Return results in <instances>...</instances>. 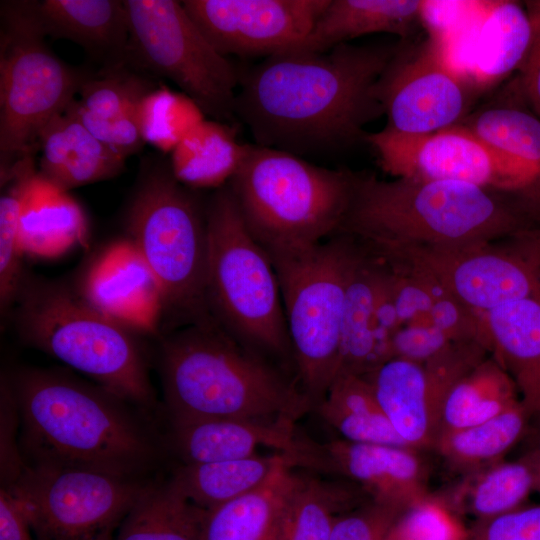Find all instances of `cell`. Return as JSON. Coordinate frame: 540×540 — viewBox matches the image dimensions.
Instances as JSON below:
<instances>
[{"label": "cell", "mask_w": 540, "mask_h": 540, "mask_svg": "<svg viewBox=\"0 0 540 540\" xmlns=\"http://www.w3.org/2000/svg\"><path fill=\"white\" fill-rule=\"evenodd\" d=\"M35 8L46 35L73 41L95 56L123 62L119 58L129 45L125 1L44 0L35 1Z\"/></svg>", "instance_id": "cb8c5ba5"}, {"label": "cell", "mask_w": 540, "mask_h": 540, "mask_svg": "<svg viewBox=\"0 0 540 540\" xmlns=\"http://www.w3.org/2000/svg\"><path fill=\"white\" fill-rule=\"evenodd\" d=\"M519 402L510 375L493 356H487L447 393L440 411L438 436L485 422Z\"/></svg>", "instance_id": "d590c367"}, {"label": "cell", "mask_w": 540, "mask_h": 540, "mask_svg": "<svg viewBox=\"0 0 540 540\" xmlns=\"http://www.w3.org/2000/svg\"><path fill=\"white\" fill-rule=\"evenodd\" d=\"M538 449V486H537V491L540 493V447L537 448Z\"/></svg>", "instance_id": "816d5d0a"}, {"label": "cell", "mask_w": 540, "mask_h": 540, "mask_svg": "<svg viewBox=\"0 0 540 540\" xmlns=\"http://www.w3.org/2000/svg\"><path fill=\"white\" fill-rule=\"evenodd\" d=\"M198 104L184 93L160 86L144 96L138 108V127L144 140L172 152L204 118Z\"/></svg>", "instance_id": "ab89813d"}, {"label": "cell", "mask_w": 540, "mask_h": 540, "mask_svg": "<svg viewBox=\"0 0 540 540\" xmlns=\"http://www.w3.org/2000/svg\"><path fill=\"white\" fill-rule=\"evenodd\" d=\"M404 513L368 500L336 517L329 540H385Z\"/></svg>", "instance_id": "b9f144b4"}, {"label": "cell", "mask_w": 540, "mask_h": 540, "mask_svg": "<svg viewBox=\"0 0 540 540\" xmlns=\"http://www.w3.org/2000/svg\"><path fill=\"white\" fill-rule=\"evenodd\" d=\"M202 514L170 480L161 486L148 485L114 540H200Z\"/></svg>", "instance_id": "74e56055"}, {"label": "cell", "mask_w": 540, "mask_h": 540, "mask_svg": "<svg viewBox=\"0 0 540 540\" xmlns=\"http://www.w3.org/2000/svg\"><path fill=\"white\" fill-rule=\"evenodd\" d=\"M538 449L515 460H502L475 473L462 476L440 495L459 516L470 514L484 520L523 505L538 486Z\"/></svg>", "instance_id": "484cf974"}, {"label": "cell", "mask_w": 540, "mask_h": 540, "mask_svg": "<svg viewBox=\"0 0 540 540\" xmlns=\"http://www.w3.org/2000/svg\"><path fill=\"white\" fill-rule=\"evenodd\" d=\"M161 376L170 421L295 422L312 409L295 380L215 321L187 325L163 341Z\"/></svg>", "instance_id": "277c9868"}, {"label": "cell", "mask_w": 540, "mask_h": 540, "mask_svg": "<svg viewBox=\"0 0 540 540\" xmlns=\"http://www.w3.org/2000/svg\"><path fill=\"white\" fill-rule=\"evenodd\" d=\"M478 91L450 71L427 39L400 44L379 77L375 95L387 117L384 131L429 134L459 124Z\"/></svg>", "instance_id": "9a60e30c"}, {"label": "cell", "mask_w": 540, "mask_h": 540, "mask_svg": "<svg viewBox=\"0 0 540 540\" xmlns=\"http://www.w3.org/2000/svg\"><path fill=\"white\" fill-rule=\"evenodd\" d=\"M0 540H36L21 502L0 489Z\"/></svg>", "instance_id": "681fc988"}, {"label": "cell", "mask_w": 540, "mask_h": 540, "mask_svg": "<svg viewBox=\"0 0 540 540\" xmlns=\"http://www.w3.org/2000/svg\"><path fill=\"white\" fill-rule=\"evenodd\" d=\"M397 47L343 43L266 57L239 76L235 115L255 144L298 156L365 141L364 127L384 115L375 87Z\"/></svg>", "instance_id": "6da1fadb"}, {"label": "cell", "mask_w": 540, "mask_h": 540, "mask_svg": "<svg viewBox=\"0 0 540 540\" xmlns=\"http://www.w3.org/2000/svg\"><path fill=\"white\" fill-rule=\"evenodd\" d=\"M469 540H540V505H523L510 512L475 520Z\"/></svg>", "instance_id": "ee69618b"}, {"label": "cell", "mask_w": 540, "mask_h": 540, "mask_svg": "<svg viewBox=\"0 0 540 540\" xmlns=\"http://www.w3.org/2000/svg\"><path fill=\"white\" fill-rule=\"evenodd\" d=\"M499 191L459 181L396 178L352 172L351 193L336 234L386 259L413 248L489 244L527 229Z\"/></svg>", "instance_id": "7a4b0ae2"}, {"label": "cell", "mask_w": 540, "mask_h": 540, "mask_svg": "<svg viewBox=\"0 0 540 540\" xmlns=\"http://www.w3.org/2000/svg\"><path fill=\"white\" fill-rule=\"evenodd\" d=\"M153 83L124 63L87 76L69 107L101 142L127 158L145 143L138 127V108Z\"/></svg>", "instance_id": "d6986e66"}, {"label": "cell", "mask_w": 540, "mask_h": 540, "mask_svg": "<svg viewBox=\"0 0 540 540\" xmlns=\"http://www.w3.org/2000/svg\"><path fill=\"white\" fill-rule=\"evenodd\" d=\"M35 1L1 4V173L32 157L46 124L75 99L87 75L46 45Z\"/></svg>", "instance_id": "30bf717a"}, {"label": "cell", "mask_w": 540, "mask_h": 540, "mask_svg": "<svg viewBox=\"0 0 540 540\" xmlns=\"http://www.w3.org/2000/svg\"><path fill=\"white\" fill-rule=\"evenodd\" d=\"M148 485L135 478L52 465H27L9 490L36 540H114Z\"/></svg>", "instance_id": "7c38bea8"}, {"label": "cell", "mask_w": 540, "mask_h": 540, "mask_svg": "<svg viewBox=\"0 0 540 540\" xmlns=\"http://www.w3.org/2000/svg\"><path fill=\"white\" fill-rule=\"evenodd\" d=\"M38 148L39 174L67 192L116 176L126 159L97 139L69 105L43 128Z\"/></svg>", "instance_id": "44dd1931"}, {"label": "cell", "mask_w": 540, "mask_h": 540, "mask_svg": "<svg viewBox=\"0 0 540 540\" xmlns=\"http://www.w3.org/2000/svg\"><path fill=\"white\" fill-rule=\"evenodd\" d=\"M396 433L412 449H433L438 418L431 406L422 364L392 358L363 375Z\"/></svg>", "instance_id": "603a6c76"}, {"label": "cell", "mask_w": 540, "mask_h": 540, "mask_svg": "<svg viewBox=\"0 0 540 540\" xmlns=\"http://www.w3.org/2000/svg\"><path fill=\"white\" fill-rule=\"evenodd\" d=\"M429 321L451 342L476 341L489 350L484 313L470 308L443 288L434 299Z\"/></svg>", "instance_id": "7bdbcfd3"}, {"label": "cell", "mask_w": 540, "mask_h": 540, "mask_svg": "<svg viewBox=\"0 0 540 540\" xmlns=\"http://www.w3.org/2000/svg\"><path fill=\"white\" fill-rule=\"evenodd\" d=\"M532 27L525 5L488 0L475 46L472 82L479 90L519 70L530 47Z\"/></svg>", "instance_id": "f546056e"}, {"label": "cell", "mask_w": 540, "mask_h": 540, "mask_svg": "<svg viewBox=\"0 0 540 540\" xmlns=\"http://www.w3.org/2000/svg\"><path fill=\"white\" fill-rule=\"evenodd\" d=\"M283 455L292 469L299 467L345 479L371 500L405 512L430 494L428 465L421 451L409 447L342 438L319 442L296 429Z\"/></svg>", "instance_id": "2e32d148"}, {"label": "cell", "mask_w": 540, "mask_h": 540, "mask_svg": "<svg viewBox=\"0 0 540 540\" xmlns=\"http://www.w3.org/2000/svg\"><path fill=\"white\" fill-rule=\"evenodd\" d=\"M181 3L221 55L266 58L300 45L329 0H184Z\"/></svg>", "instance_id": "e0dca14e"}, {"label": "cell", "mask_w": 540, "mask_h": 540, "mask_svg": "<svg viewBox=\"0 0 540 540\" xmlns=\"http://www.w3.org/2000/svg\"><path fill=\"white\" fill-rule=\"evenodd\" d=\"M524 5L530 18L532 37L517 83L525 102L540 118V0H529Z\"/></svg>", "instance_id": "c3c4849f"}, {"label": "cell", "mask_w": 540, "mask_h": 540, "mask_svg": "<svg viewBox=\"0 0 540 540\" xmlns=\"http://www.w3.org/2000/svg\"><path fill=\"white\" fill-rule=\"evenodd\" d=\"M182 185L171 171L151 173L132 201L127 230L159 286L164 311L190 325L215 320L206 299V211Z\"/></svg>", "instance_id": "9c48e42d"}, {"label": "cell", "mask_w": 540, "mask_h": 540, "mask_svg": "<svg viewBox=\"0 0 540 540\" xmlns=\"http://www.w3.org/2000/svg\"><path fill=\"white\" fill-rule=\"evenodd\" d=\"M12 309L18 333L28 344L127 403L149 406L154 401L137 332L81 292L24 277Z\"/></svg>", "instance_id": "8992f818"}, {"label": "cell", "mask_w": 540, "mask_h": 540, "mask_svg": "<svg viewBox=\"0 0 540 540\" xmlns=\"http://www.w3.org/2000/svg\"><path fill=\"white\" fill-rule=\"evenodd\" d=\"M401 540H469L468 530L440 494H429L394 526Z\"/></svg>", "instance_id": "60d3db41"}, {"label": "cell", "mask_w": 540, "mask_h": 540, "mask_svg": "<svg viewBox=\"0 0 540 540\" xmlns=\"http://www.w3.org/2000/svg\"><path fill=\"white\" fill-rule=\"evenodd\" d=\"M245 152L235 128L205 119L171 152V172L187 187L221 188L235 175Z\"/></svg>", "instance_id": "d6a6232c"}, {"label": "cell", "mask_w": 540, "mask_h": 540, "mask_svg": "<svg viewBox=\"0 0 540 540\" xmlns=\"http://www.w3.org/2000/svg\"><path fill=\"white\" fill-rule=\"evenodd\" d=\"M380 166L396 178L459 181L500 192L526 189L540 175L457 124L421 135L367 133Z\"/></svg>", "instance_id": "5bb4252c"}, {"label": "cell", "mask_w": 540, "mask_h": 540, "mask_svg": "<svg viewBox=\"0 0 540 540\" xmlns=\"http://www.w3.org/2000/svg\"><path fill=\"white\" fill-rule=\"evenodd\" d=\"M509 159L540 175V118L526 105L492 100L459 123Z\"/></svg>", "instance_id": "8d00e7d4"}, {"label": "cell", "mask_w": 540, "mask_h": 540, "mask_svg": "<svg viewBox=\"0 0 540 540\" xmlns=\"http://www.w3.org/2000/svg\"><path fill=\"white\" fill-rule=\"evenodd\" d=\"M452 342L430 321L402 325L392 336V358L424 364Z\"/></svg>", "instance_id": "f6af8a7d"}, {"label": "cell", "mask_w": 540, "mask_h": 540, "mask_svg": "<svg viewBox=\"0 0 540 540\" xmlns=\"http://www.w3.org/2000/svg\"><path fill=\"white\" fill-rule=\"evenodd\" d=\"M12 388L27 465L91 469L134 478L155 450L124 400L58 370L25 369Z\"/></svg>", "instance_id": "3957f363"}, {"label": "cell", "mask_w": 540, "mask_h": 540, "mask_svg": "<svg viewBox=\"0 0 540 540\" xmlns=\"http://www.w3.org/2000/svg\"><path fill=\"white\" fill-rule=\"evenodd\" d=\"M530 414L522 402L480 424L441 433L434 450L461 477L502 460L521 439Z\"/></svg>", "instance_id": "836d02e7"}, {"label": "cell", "mask_w": 540, "mask_h": 540, "mask_svg": "<svg viewBox=\"0 0 540 540\" xmlns=\"http://www.w3.org/2000/svg\"><path fill=\"white\" fill-rule=\"evenodd\" d=\"M371 500L358 486L294 472L277 540H329L339 514Z\"/></svg>", "instance_id": "f1b7e54d"}, {"label": "cell", "mask_w": 540, "mask_h": 540, "mask_svg": "<svg viewBox=\"0 0 540 540\" xmlns=\"http://www.w3.org/2000/svg\"><path fill=\"white\" fill-rule=\"evenodd\" d=\"M485 4L486 0H421L419 21L428 40L437 42L477 15Z\"/></svg>", "instance_id": "bcb514c9"}, {"label": "cell", "mask_w": 540, "mask_h": 540, "mask_svg": "<svg viewBox=\"0 0 540 540\" xmlns=\"http://www.w3.org/2000/svg\"><path fill=\"white\" fill-rule=\"evenodd\" d=\"M171 422V443L182 464H201L257 455L259 447L285 453L296 426L286 419L211 418Z\"/></svg>", "instance_id": "ffe728a7"}, {"label": "cell", "mask_w": 540, "mask_h": 540, "mask_svg": "<svg viewBox=\"0 0 540 540\" xmlns=\"http://www.w3.org/2000/svg\"><path fill=\"white\" fill-rule=\"evenodd\" d=\"M380 260L416 268L481 313L540 293V229L484 245L413 248Z\"/></svg>", "instance_id": "4fadbf2b"}, {"label": "cell", "mask_w": 540, "mask_h": 540, "mask_svg": "<svg viewBox=\"0 0 540 540\" xmlns=\"http://www.w3.org/2000/svg\"><path fill=\"white\" fill-rule=\"evenodd\" d=\"M396 525V524H395ZM385 540H401L397 533L394 531V527L391 532L388 534Z\"/></svg>", "instance_id": "f907efd6"}, {"label": "cell", "mask_w": 540, "mask_h": 540, "mask_svg": "<svg viewBox=\"0 0 540 540\" xmlns=\"http://www.w3.org/2000/svg\"><path fill=\"white\" fill-rule=\"evenodd\" d=\"M205 211L206 299L211 316L242 345L266 358L293 363L274 266L246 230L228 186L212 196Z\"/></svg>", "instance_id": "52a82bcc"}, {"label": "cell", "mask_w": 540, "mask_h": 540, "mask_svg": "<svg viewBox=\"0 0 540 540\" xmlns=\"http://www.w3.org/2000/svg\"><path fill=\"white\" fill-rule=\"evenodd\" d=\"M19 415L17 401L6 380L1 382V487L11 486L23 473L27 464L14 441L16 417Z\"/></svg>", "instance_id": "7dc6e473"}, {"label": "cell", "mask_w": 540, "mask_h": 540, "mask_svg": "<svg viewBox=\"0 0 540 540\" xmlns=\"http://www.w3.org/2000/svg\"><path fill=\"white\" fill-rule=\"evenodd\" d=\"M381 269V261L362 247L346 290L337 375L363 376L388 361L375 334V304Z\"/></svg>", "instance_id": "83f0119b"}, {"label": "cell", "mask_w": 540, "mask_h": 540, "mask_svg": "<svg viewBox=\"0 0 540 540\" xmlns=\"http://www.w3.org/2000/svg\"><path fill=\"white\" fill-rule=\"evenodd\" d=\"M86 232V218L79 204L37 172L30 182L20 220L24 254L59 256L82 244Z\"/></svg>", "instance_id": "4316f807"}, {"label": "cell", "mask_w": 540, "mask_h": 540, "mask_svg": "<svg viewBox=\"0 0 540 540\" xmlns=\"http://www.w3.org/2000/svg\"><path fill=\"white\" fill-rule=\"evenodd\" d=\"M37 173L32 157L17 161L1 174L4 192L0 197V309L1 315L13 307L24 279L20 242V220L30 182Z\"/></svg>", "instance_id": "f35d334b"}, {"label": "cell", "mask_w": 540, "mask_h": 540, "mask_svg": "<svg viewBox=\"0 0 540 540\" xmlns=\"http://www.w3.org/2000/svg\"><path fill=\"white\" fill-rule=\"evenodd\" d=\"M492 356L516 385L530 416L540 417V293L484 313Z\"/></svg>", "instance_id": "7402d4cb"}, {"label": "cell", "mask_w": 540, "mask_h": 540, "mask_svg": "<svg viewBox=\"0 0 540 540\" xmlns=\"http://www.w3.org/2000/svg\"><path fill=\"white\" fill-rule=\"evenodd\" d=\"M293 476V469L286 464L260 488L203 511L200 540H277Z\"/></svg>", "instance_id": "1f68e13d"}, {"label": "cell", "mask_w": 540, "mask_h": 540, "mask_svg": "<svg viewBox=\"0 0 540 540\" xmlns=\"http://www.w3.org/2000/svg\"><path fill=\"white\" fill-rule=\"evenodd\" d=\"M285 456L254 455L246 458L181 464L170 482L197 508L207 511L263 486L282 466Z\"/></svg>", "instance_id": "4dcf8cb0"}, {"label": "cell", "mask_w": 540, "mask_h": 540, "mask_svg": "<svg viewBox=\"0 0 540 540\" xmlns=\"http://www.w3.org/2000/svg\"><path fill=\"white\" fill-rule=\"evenodd\" d=\"M421 0H329L305 40L292 49L322 52L372 33L403 40L419 21Z\"/></svg>", "instance_id": "d4e9b609"}, {"label": "cell", "mask_w": 540, "mask_h": 540, "mask_svg": "<svg viewBox=\"0 0 540 540\" xmlns=\"http://www.w3.org/2000/svg\"><path fill=\"white\" fill-rule=\"evenodd\" d=\"M315 409L342 439L409 447L394 430L363 376L338 374Z\"/></svg>", "instance_id": "e575fe53"}, {"label": "cell", "mask_w": 540, "mask_h": 540, "mask_svg": "<svg viewBox=\"0 0 540 540\" xmlns=\"http://www.w3.org/2000/svg\"><path fill=\"white\" fill-rule=\"evenodd\" d=\"M80 292L136 332L154 333L164 313L159 286L129 240L116 242L94 261Z\"/></svg>", "instance_id": "ac0fdd59"}, {"label": "cell", "mask_w": 540, "mask_h": 540, "mask_svg": "<svg viewBox=\"0 0 540 540\" xmlns=\"http://www.w3.org/2000/svg\"><path fill=\"white\" fill-rule=\"evenodd\" d=\"M129 45L142 66L170 79L216 121L235 115L239 74L175 0H126Z\"/></svg>", "instance_id": "8fae6325"}, {"label": "cell", "mask_w": 540, "mask_h": 540, "mask_svg": "<svg viewBox=\"0 0 540 540\" xmlns=\"http://www.w3.org/2000/svg\"><path fill=\"white\" fill-rule=\"evenodd\" d=\"M352 172L328 169L280 149L246 144L228 187L241 220L269 259L309 250L336 235Z\"/></svg>", "instance_id": "5b68a950"}, {"label": "cell", "mask_w": 540, "mask_h": 540, "mask_svg": "<svg viewBox=\"0 0 540 540\" xmlns=\"http://www.w3.org/2000/svg\"><path fill=\"white\" fill-rule=\"evenodd\" d=\"M362 247L336 234L315 247L272 259L293 352L295 380L312 408L337 376L347 285Z\"/></svg>", "instance_id": "ba28073f"}]
</instances>
